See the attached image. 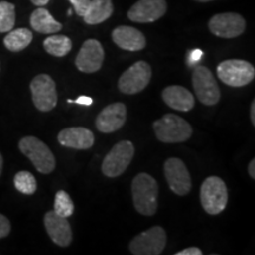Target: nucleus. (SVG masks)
Masks as SVG:
<instances>
[{"label": "nucleus", "instance_id": "f257e3e1", "mask_svg": "<svg viewBox=\"0 0 255 255\" xmlns=\"http://www.w3.org/2000/svg\"><path fill=\"white\" fill-rule=\"evenodd\" d=\"M132 201L139 214L152 216L157 210L158 184L149 174L141 173L132 180Z\"/></svg>", "mask_w": 255, "mask_h": 255}, {"label": "nucleus", "instance_id": "f03ea898", "mask_svg": "<svg viewBox=\"0 0 255 255\" xmlns=\"http://www.w3.org/2000/svg\"><path fill=\"white\" fill-rule=\"evenodd\" d=\"M154 131L158 141L182 143L188 141L193 135V128L182 117L167 114L154 123Z\"/></svg>", "mask_w": 255, "mask_h": 255}, {"label": "nucleus", "instance_id": "7ed1b4c3", "mask_svg": "<svg viewBox=\"0 0 255 255\" xmlns=\"http://www.w3.org/2000/svg\"><path fill=\"white\" fill-rule=\"evenodd\" d=\"M19 150L32 162L40 174H50L56 168V158L43 141L34 136H26L19 141Z\"/></svg>", "mask_w": 255, "mask_h": 255}, {"label": "nucleus", "instance_id": "20e7f679", "mask_svg": "<svg viewBox=\"0 0 255 255\" xmlns=\"http://www.w3.org/2000/svg\"><path fill=\"white\" fill-rule=\"evenodd\" d=\"M200 200L206 213L210 215L220 214L228 202L227 186L218 176L207 177L201 184Z\"/></svg>", "mask_w": 255, "mask_h": 255}, {"label": "nucleus", "instance_id": "39448f33", "mask_svg": "<svg viewBox=\"0 0 255 255\" xmlns=\"http://www.w3.org/2000/svg\"><path fill=\"white\" fill-rule=\"evenodd\" d=\"M220 81L232 88L248 85L255 77V69L251 63L242 59H228L221 62L216 68Z\"/></svg>", "mask_w": 255, "mask_h": 255}, {"label": "nucleus", "instance_id": "423d86ee", "mask_svg": "<svg viewBox=\"0 0 255 255\" xmlns=\"http://www.w3.org/2000/svg\"><path fill=\"white\" fill-rule=\"evenodd\" d=\"M30 90L34 107L41 113H49L55 109L58 101L56 83L46 73L38 75L31 81Z\"/></svg>", "mask_w": 255, "mask_h": 255}, {"label": "nucleus", "instance_id": "0eeeda50", "mask_svg": "<svg viewBox=\"0 0 255 255\" xmlns=\"http://www.w3.org/2000/svg\"><path fill=\"white\" fill-rule=\"evenodd\" d=\"M133 155H135V146L131 142H119L103 159L102 173L107 177H119L129 167Z\"/></svg>", "mask_w": 255, "mask_h": 255}, {"label": "nucleus", "instance_id": "6e6552de", "mask_svg": "<svg viewBox=\"0 0 255 255\" xmlns=\"http://www.w3.org/2000/svg\"><path fill=\"white\" fill-rule=\"evenodd\" d=\"M193 88L201 103L212 107L220 101L221 92L213 72L203 65L196 66L193 72Z\"/></svg>", "mask_w": 255, "mask_h": 255}, {"label": "nucleus", "instance_id": "1a4fd4ad", "mask_svg": "<svg viewBox=\"0 0 255 255\" xmlns=\"http://www.w3.org/2000/svg\"><path fill=\"white\" fill-rule=\"evenodd\" d=\"M167 244V234L159 226H154L142 232L130 242L129 250L133 255H158Z\"/></svg>", "mask_w": 255, "mask_h": 255}, {"label": "nucleus", "instance_id": "9d476101", "mask_svg": "<svg viewBox=\"0 0 255 255\" xmlns=\"http://www.w3.org/2000/svg\"><path fill=\"white\" fill-rule=\"evenodd\" d=\"M151 68L146 62L139 60L132 64L119 79V89L126 95H135L148 87L151 79Z\"/></svg>", "mask_w": 255, "mask_h": 255}, {"label": "nucleus", "instance_id": "9b49d317", "mask_svg": "<svg viewBox=\"0 0 255 255\" xmlns=\"http://www.w3.org/2000/svg\"><path fill=\"white\" fill-rule=\"evenodd\" d=\"M164 175L173 193L184 196L191 189V177L189 171L181 158L170 157L164 163Z\"/></svg>", "mask_w": 255, "mask_h": 255}, {"label": "nucleus", "instance_id": "f8f14e48", "mask_svg": "<svg viewBox=\"0 0 255 255\" xmlns=\"http://www.w3.org/2000/svg\"><path fill=\"white\" fill-rule=\"evenodd\" d=\"M209 30L213 34L220 38L231 39L241 36L246 28V21L240 14L227 12V13H219L209 20Z\"/></svg>", "mask_w": 255, "mask_h": 255}, {"label": "nucleus", "instance_id": "ddd939ff", "mask_svg": "<svg viewBox=\"0 0 255 255\" xmlns=\"http://www.w3.org/2000/svg\"><path fill=\"white\" fill-rule=\"evenodd\" d=\"M104 62V50L102 44L96 39H88L83 43L77 57L76 66L81 72L94 73L100 71Z\"/></svg>", "mask_w": 255, "mask_h": 255}, {"label": "nucleus", "instance_id": "4468645a", "mask_svg": "<svg viewBox=\"0 0 255 255\" xmlns=\"http://www.w3.org/2000/svg\"><path fill=\"white\" fill-rule=\"evenodd\" d=\"M167 12L165 0H138L128 12V18L135 23H152Z\"/></svg>", "mask_w": 255, "mask_h": 255}, {"label": "nucleus", "instance_id": "2eb2a0df", "mask_svg": "<svg viewBox=\"0 0 255 255\" xmlns=\"http://www.w3.org/2000/svg\"><path fill=\"white\" fill-rule=\"evenodd\" d=\"M44 226L51 240L60 247H68L72 241L71 226L68 219L56 214L53 210L47 212L44 216Z\"/></svg>", "mask_w": 255, "mask_h": 255}, {"label": "nucleus", "instance_id": "dca6fc26", "mask_svg": "<svg viewBox=\"0 0 255 255\" xmlns=\"http://www.w3.org/2000/svg\"><path fill=\"white\" fill-rule=\"evenodd\" d=\"M127 121V107L123 103H113L105 107L96 119V127L101 132L117 131Z\"/></svg>", "mask_w": 255, "mask_h": 255}, {"label": "nucleus", "instance_id": "f3484780", "mask_svg": "<svg viewBox=\"0 0 255 255\" xmlns=\"http://www.w3.org/2000/svg\"><path fill=\"white\" fill-rule=\"evenodd\" d=\"M59 144L66 148L87 150L95 143V136L91 130L83 127L66 128L58 133Z\"/></svg>", "mask_w": 255, "mask_h": 255}, {"label": "nucleus", "instance_id": "a211bd4d", "mask_svg": "<svg viewBox=\"0 0 255 255\" xmlns=\"http://www.w3.org/2000/svg\"><path fill=\"white\" fill-rule=\"evenodd\" d=\"M113 40L117 46L127 51H141L145 47L144 34L135 27L119 26L113 31Z\"/></svg>", "mask_w": 255, "mask_h": 255}, {"label": "nucleus", "instance_id": "6ab92c4d", "mask_svg": "<svg viewBox=\"0 0 255 255\" xmlns=\"http://www.w3.org/2000/svg\"><path fill=\"white\" fill-rule=\"evenodd\" d=\"M162 98L168 107L177 111H189L195 105L193 94L188 89L180 85H171L165 88L162 91Z\"/></svg>", "mask_w": 255, "mask_h": 255}, {"label": "nucleus", "instance_id": "aec40b11", "mask_svg": "<svg viewBox=\"0 0 255 255\" xmlns=\"http://www.w3.org/2000/svg\"><path fill=\"white\" fill-rule=\"evenodd\" d=\"M30 24L34 31L43 34L57 33L63 27L62 24L58 23L52 17V14L46 8H44L43 6H39V7L32 12L30 17Z\"/></svg>", "mask_w": 255, "mask_h": 255}, {"label": "nucleus", "instance_id": "412c9836", "mask_svg": "<svg viewBox=\"0 0 255 255\" xmlns=\"http://www.w3.org/2000/svg\"><path fill=\"white\" fill-rule=\"evenodd\" d=\"M114 12L111 0H90L83 19L89 25H97L108 20Z\"/></svg>", "mask_w": 255, "mask_h": 255}, {"label": "nucleus", "instance_id": "4be33fe9", "mask_svg": "<svg viewBox=\"0 0 255 255\" xmlns=\"http://www.w3.org/2000/svg\"><path fill=\"white\" fill-rule=\"evenodd\" d=\"M33 34L28 28L21 27L11 30L4 38V45L11 52H20L30 45Z\"/></svg>", "mask_w": 255, "mask_h": 255}, {"label": "nucleus", "instance_id": "5701e85b", "mask_svg": "<svg viewBox=\"0 0 255 255\" xmlns=\"http://www.w3.org/2000/svg\"><path fill=\"white\" fill-rule=\"evenodd\" d=\"M44 49L49 55L55 57L66 56L72 49V41L63 34H52L44 40Z\"/></svg>", "mask_w": 255, "mask_h": 255}, {"label": "nucleus", "instance_id": "b1692460", "mask_svg": "<svg viewBox=\"0 0 255 255\" xmlns=\"http://www.w3.org/2000/svg\"><path fill=\"white\" fill-rule=\"evenodd\" d=\"M14 187L19 193L32 195L37 190V180L30 171H19L14 176Z\"/></svg>", "mask_w": 255, "mask_h": 255}, {"label": "nucleus", "instance_id": "393cba45", "mask_svg": "<svg viewBox=\"0 0 255 255\" xmlns=\"http://www.w3.org/2000/svg\"><path fill=\"white\" fill-rule=\"evenodd\" d=\"M15 24V6L12 2L0 1V33L13 30Z\"/></svg>", "mask_w": 255, "mask_h": 255}, {"label": "nucleus", "instance_id": "a878e982", "mask_svg": "<svg viewBox=\"0 0 255 255\" xmlns=\"http://www.w3.org/2000/svg\"><path fill=\"white\" fill-rule=\"evenodd\" d=\"M73 210H75V206L71 197L69 196V194L64 190L57 191L56 197H55V209L53 212L59 216L63 218H70L73 214Z\"/></svg>", "mask_w": 255, "mask_h": 255}, {"label": "nucleus", "instance_id": "bb28decb", "mask_svg": "<svg viewBox=\"0 0 255 255\" xmlns=\"http://www.w3.org/2000/svg\"><path fill=\"white\" fill-rule=\"evenodd\" d=\"M69 1L71 2L76 13H77L79 17H83V15H84L89 4H90V0H69Z\"/></svg>", "mask_w": 255, "mask_h": 255}, {"label": "nucleus", "instance_id": "cd10ccee", "mask_svg": "<svg viewBox=\"0 0 255 255\" xmlns=\"http://www.w3.org/2000/svg\"><path fill=\"white\" fill-rule=\"evenodd\" d=\"M11 232V222L5 215L0 214V239L7 237Z\"/></svg>", "mask_w": 255, "mask_h": 255}, {"label": "nucleus", "instance_id": "c85d7f7f", "mask_svg": "<svg viewBox=\"0 0 255 255\" xmlns=\"http://www.w3.org/2000/svg\"><path fill=\"white\" fill-rule=\"evenodd\" d=\"M69 103H76V104H79V105H84V107H90L92 104V98L89 97V96H81V97H78L77 100L75 101H71V100H68Z\"/></svg>", "mask_w": 255, "mask_h": 255}, {"label": "nucleus", "instance_id": "c756f323", "mask_svg": "<svg viewBox=\"0 0 255 255\" xmlns=\"http://www.w3.org/2000/svg\"><path fill=\"white\" fill-rule=\"evenodd\" d=\"M176 255H202V251L197 247H189L181 252H177Z\"/></svg>", "mask_w": 255, "mask_h": 255}, {"label": "nucleus", "instance_id": "7c9ffc66", "mask_svg": "<svg viewBox=\"0 0 255 255\" xmlns=\"http://www.w3.org/2000/svg\"><path fill=\"white\" fill-rule=\"evenodd\" d=\"M202 58V51L201 50H194L191 51L190 56H189V62L190 63H196Z\"/></svg>", "mask_w": 255, "mask_h": 255}, {"label": "nucleus", "instance_id": "2f4dec72", "mask_svg": "<svg viewBox=\"0 0 255 255\" xmlns=\"http://www.w3.org/2000/svg\"><path fill=\"white\" fill-rule=\"evenodd\" d=\"M248 173H250L251 177L254 180L255 178V159L254 158L252 159L250 165H248Z\"/></svg>", "mask_w": 255, "mask_h": 255}, {"label": "nucleus", "instance_id": "473e14b6", "mask_svg": "<svg viewBox=\"0 0 255 255\" xmlns=\"http://www.w3.org/2000/svg\"><path fill=\"white\" fill-rule=\"evenodd\" d=\"M251 122L255 126V101L252 102L251 104Z\"/></svg>", "mask_w": 255, "mask_h": 255}, {"label": "nucleus", "instance_id": "72a5a7b5", "mask_svg": "<svg viewBox=\"0 0 255 255\" xmlns=\"http://www.w3.org/2000/svg\"><path fill=\"white\" fill-rule=\"evenodd\" d=\"M50 0H31V2L36 6H44L49 2Z\"/></svg>", "mask_w": 255, "mask_h": 255}, {"label": "nucleus", "instance_id": "f704fd0d", "mask_svg": "<svg viewBox=\"0 0 255 255\" xmlns=\"http://www.w3.org/2000/svg\"><path fill=\"white\" fill-rule=\"evenodd\" d=\"M2 165H4V159H2V155L0 152V175L2 173Z\"/></svg>", "mask_w": 255, "mask_h": 255}, {"label": "nucleus", "instance_id": "c9c22d12", "mask_svg": "<svg viewBox=\"0 0 255 255\" xmlns=\"http://www.w3.org/2000/svg\"><path fill=\"white\" fill-rule=\"evenodd\" d=\"M195 1H199V2H208V1H213V0H195Z\"/></svg>", "mask_w": 255, "mask_h": 255}]
</instances>
